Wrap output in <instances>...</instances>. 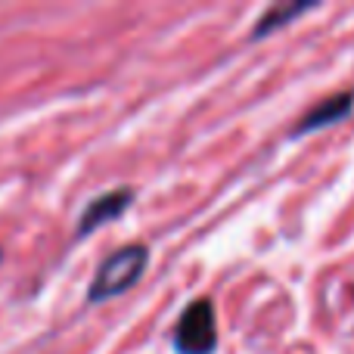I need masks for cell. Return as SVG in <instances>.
Here are the masks:
<instances>
[{
    "mask_svg": "<svg viewBox=\"0 0 354 354\" xmlns=\"http://www.w3.org/2000/svg\"><path fill=\"white\" fill-rule=\"evenodd\" d=\"M147 261H149V252H147V245H140V243H131V245H124V249H118L115 255L106 258L103 268L97 270L91 289H87V299L103 301V299H112V295L124 292V289H131L140 280L143 270H147Z\"/></svg>",
    "mask_w": 354,
    "mask_h": 354,
    "instance_id": "obj_1",
    "label": "cell"
},
{
    "mask_svg": "<svg viewBox=\"0 0 354 354\" xmlns=\"http://www.w3.org/2000/svg\"><path fill=\"white\" fill-rule=\"evenodd\" d=\"M131 189H112V193H103L100 199H93L91 205L84 208V214H81L78 221V236H84V233L97 230V227H103L106 221L118 218V214L124 212V208L131 205Z\"/></svg>",
    "mask_w": 354,
    "mask_h": 354,
    "instance_id": "obj_3",
    "label": "cell"
},
{
    "mask_svg": "<svg viewBox=\"0 0 354 354\" xmlns=\"http://www.w3.org/2000/svg\"><path fill=\"white\" fill-rule=\"evenodd\" d=\"M214 345H218V330H214L212 301H193L177 320L174 348L177 354H212Z\"/></svg>",
    "mask_w": 354,
    "mask_h": 354,
    "instance_id": "obj_2",
    "label": "cell"
},
{
    "mask_svg": "<svg viewBox=\"0 0 354 354\" xmlns=\"http://www.w3.org/2000/svg\"><path fill=\"white\" fill-rule=\"evenodd\" d=\"M299 12H305V6H277V10H270V12H264L261 19H258V25H255V31L252 35L255 37H261V35H268V31H274V28H280L286 19H295Z\"/></svg>",
    "mask_w": 354,
    "mask_h": 354,
    "instance_id": "obj_5",
    "label": "cell"
},
{
    "mask_svg": "<svg viewBox=\"0 0 354 354\" xmlns=\"http://www.w3.org/2000/svg\"><path fill=\"white\" fill-rule=\"evenodd\" d=\"M351 93H342V97H333L330 103H324L320 109H314L311 115L301 118V124L295 128V134H305V131H314V128H324V124L336 122V118H342L345 112L351 109Z\"/></svg>",
    "mask_w": 354,
    "mask_h": 354,
    "instance_id": "obj_4",
    "label": "cell"
}]
</instances>
